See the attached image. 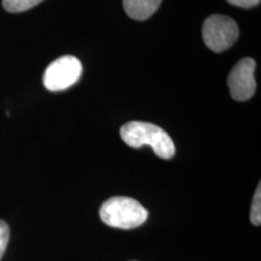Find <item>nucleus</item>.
Instances as JSON below:
<instances>
[{
    "label": "nucleus",
    "instance_id": "f257e3e1",
    "mask_svg": "<svg viewBox=\"0 0 261 261\" xmlns=\"http://www.w3.org/2000/svg\"><path fill=\"white\" fill-rule=\"evenodd\" d=\"M123 142L130 148L150 145L159 158L169 160L175 154V145L165 129L149 122L130 121L120 129Z\"/></svg>",
    "mask_w": 261,
    "mask_h": 261
},
{
    "label": "nucleus",
    "instance_id": "f03ea898",
    "mask_svg": "<svg viewBox=\"0 0 261 261\" xmlns=\"http://www.w3.org/2000/svg\"><path fill=\"white\" fill-rule=\"evenodd\" d=\"M148 211L138 201L123 196L107 200L99 211V217L104 224L122 230L140 226L148 219Z\"/></svg>",
    "mask_w": 261,
    "mask_h": 261
},
{
    "label": "nucleus",
    "instance_id": "7ed1b4c3",
    "mask_svg": "<svg viewBox=\"0 0 261 261\" xmlns=\"http://www.w3.org/2000/svg\"><path fill=\"white\" fill-rule=\"evenodd\" d=\"M205 46L213 52H224L236 42L238 25L231 17L212 15L204 21L202 28Z\"/></svg>",
    "mask_w": 261,
    "mask_h": 261
},
{
    "label": "nucleus",
    "instance_id": "20e7f679",
    "mask_svg": "<svg viewBox=\"0 0 261 261\" xmlns=\"http://www.w3.org/2000/svg\"><path fill=\"white\" fill-rule=\"evenodd\" d=\"M83 73L81 62L74 56L57 58L48 65L44 74V85L51 92L69 89L80 79Z\"/></svg>",
    "mask_w": 261,
    "mask_h": 261
},
{
    "label": "nucleus",
    "instance_id": "39448f33",
    "mask_svg": "<svg viewBox=\"0 0 261 261\" xmlns=\"http://www.w3.org/2000/svg\"><path fill=\"white\" fill-rule=\"evenodd\" d=\"M255 61L247 57L238 62L228 75L227 84L230 87V93L237 102H246L255 93Z\"/></svg>",
    "mask_w": 261,
    "mask_h": 261
},
{
    "label": "nucleus",
    "instance_id": "423d86ee",
    "mask_svg": "<svg viewBox=\"0 0 261 261\" xmlns=\"http://www.w3.org/2000/svg\"><path fill=\"white\" fill-rule=\"evenodd\" d=\"M162 0H123L126 14L136 21H145L158 11Z\"/></svg>",
    "mask_w": 261,
    "mask_h": 261
},
{
    "label": "nucleus",
    "instance_id": "0eeeda50",
    "mask_svg": "<svg viewBox=\"0 0 261 261\" xmlns=\"http://www.w3.org/2000/svg\"><path fill=\"white\" fill-rule=\"evenodd\" d=\"M41 2L42 0H3V6L8 12L17 14L34 8Z\"/></svg>",
    "mask_w": 261,
    "mask_h": 261
},
{
    "label": "nucleus",
    "instance_id": "6e6552de",
    "mask_svg": "<svg viewBox=\"0 0 261 261\" xmlns=\"http://www.w3.org/2000/svg\"><path fill=\"white\" fill-rule=\"evenodd\" d=\"M250 220L253 225L259 226L261 224V185H257V189L254 194L252 210H250Z\"/></svg>",
    "mask_w": 261,
    "mask_h": 261
},
{
    "label": "nucleus",
    "instance_id": "1a4fd4ad",
    "mask_svg": "<svg viewBox=\"0 0 261 261\" xmlns=\"http://www.w3.org/2000/svg\"><path fill=\"white\" fill-rule=\"evenodd\" d=\"M10 238V227L4 220H0V260L5 254Z\"/></svg>",
    "mask_w": 261,
    "mask_h": 261
},
{
    "label": "nucleus",
    "instance_id": "9d476101",
    "mask_svg": "<svg viewBox=\"0 0 261 261\" xmlns=\"http://www.w3.org/2000/svg\"><path fill=\"white\" fill-rule=\"evenodd\" d=\"M227 2L233 6L248 9V8H253V6L259 5L261 0H227Z\"/></svg>",
    "mask_w": 261,
    "mask_h": 261
}]
</instances>
